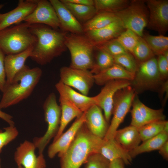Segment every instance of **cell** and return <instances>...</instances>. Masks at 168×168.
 <instances>
[{"label": "cell", "mask_w": 168, "mask_h": 168, "mask_svg": "<svg viewBox=\"0 0 168 168\" xmlns=\"http://www.w3.org/2000/svg\"><path fill=\"white\" fill-rule=\"evenodd\" d=\"M168 139V130H164L152 138L142 142L137 147L129 152L133 158L141 153L158 150Z\"/></svg>", "instance_id": "cell-27"}, {"label": "cell", "mask_w": 168, "mask_h": 168, "mask_svg": "<svg viewBox=\"0 0 168 168\" xmlns=\"http://www.w3.org/2000/svg\"><path fill=\"white\" fill-rule=\"evenodd\" d=\"M44 120L47 124V130L42 136L36 137L33 143L39 153L43 152L50 140L54 138L59 130L61 119V110L57 103L54 93H50L45 100L43 105Z\"/></svg>", "instance_id": "cell-6"}, {"label": "cell", "mask_w": 168, "mask_h": 168, "mask_svg": "<svg viewBox=\"0 0 168 168\" xmlns=\"http://www.w3.org/2000/svg\"><path fill=\"white\" fill-rule=\"evenodd\" d=\"M5 55L0 49V91H3L6 83V74L4 64Z\"/></svg>", "instance_id": "cell-41"}, {"label": "cell", "mask_w": 168, "mask_h": 168, "mask_svg": "<svg viewBox=\"0 0 168 168\" xmlns=\"http://www.w3.org/2000/svg\"><path fill=\"white\" fill-rule=\"evenodd\" d=\"M17 168H24L22 166H17Z\"/></svg>", "instance_id": "cell-48"}, {"label": "cell", "mask_w": 168, "mask_h": 168, "mask_svg": "<svg viewBox=\"0 0 168 168\" xmlns=\"http://www.w3.org/2000/svg\"><path fill=\"white\" fill-rule=\"evenodd\" d=\"M24 22L0 31V49L5 55L18 54L33 46L36 38Z\"/></svg>", "instance_id": "cell-4"}, {"label": "cell", "mask_w": 168, "mask_h": 168, "mask_svg": "<svg viewBox=\"0 0 168 168\" xmlns=\"http://www.w3.org/2000/svg\"><path fill=\"white\" fill-rule=\"evenodd\" d=\"M84 123L92 134L104 139L109 126L99 106L94 105L86 112Z\"/></svg>", "instance_id": "cell-20"}, {"label": "cell", "mask_w": 168, "mask_h": 168, "mask_svg": "<svg viewBox=\"0 0 168 168\" xmlns=\"http://www.w3.org/2000/svg\"><path fill=\"white\" fill-rule=\"evenodd\" d=\"M86 111L77 118L69 129L53 141L49 146L48 150V155L49 158H53L57 154L59 157L67 151L78 131L85 123Z\"/></svg>", "instance_id": "cell-16"}, {"label": "cell", "mask_w": 168, "mask_h": 168, "mask_svg": "<svg viewBox=\"0 0 168 168\" xmlns=\"http://www.w3.org/2000/svg\"><path fill=\"white\" fill-rule=\"evenodd\" d=\"M159 153L165 160L168 159V141L165 142L158 150Z\"/></svg>", "instance_id": "cell-43"}, {"label": "cell", "mask_w": 168, "mask_h": 168, "mask_svg": "<svg viewBox=\"0 0 168 168\" xmlns=\"http://www.w3.org/2000/svg\"><path fill=\"white\" fill-rule=\"evenodd\" d=\"M168 122L165 120H159L150 123L138 128L142 142L158 134L165 129Z\"/></svg>", "instance_id": "cell-33"}, {"label": "cell", "mask_w": 168, "mask_h": 168, "mask_svg": "<svg viewBox=\"0 0 168 168\" xmlns=\"http://www.w3.org/2000/svg\"><path fill=\"white\" fill-rule=\"evenodd\" d=\"M125 30L118 18L104 27L85 31L84 34L96 46L116 38Z\"/></svg>", "instance_id": "cell-19"}, {"label": "cell", "mask_w": 168, "mask_h": 168, "mask_svg": "<svg viewBox=\"0 0 168 168\" xmlns=\"http://www.w3.org/2000/svg\"><path fill=\"white\" fill-rule=\"evenodd\" d=\"M3 4H0V10L3 7Z\"/></svg>", "instance_id": "cell-47"}, {"label": "cell", "mask_w": 168, "mask_h": 168, "mask_svg": "<svg viewBox=\"0 0 168 168\" xmlns=\"http://www.w3.org/2000/svg\"><path fill=\"white\" fill-rule=\"evenodd\" d=\"M139 37L131 30L126 29L116 39L128 52L132 54Z\"/></svg>", "instance_id": "cell-35"}, {"label": "cell", "mask_w": 168, "mask_h": 168, "mask_svg": "<svg viewBox=\"0 0 168 168\" xmlns=\"http://www.w3.org/2000/svg\"><path fill=\"white\" fill-rule=\"evenodd\" d=\"M36 7L24 21L30 25L42 24L55 30L60 28V24L56 13L49 1L36 0Z\"/></svg>", "instance_id": "cell-15"}, {"label": "cell", "mask_w": 168, "mask_h": 168, "mask_svg": "<svg viewBox=\"0 0 168 168\" xmlns=\"http://www.w3.org/2000/svg\"><path fill=\"white\" fill-rule=\"evenodd\" d=\"M95 47L105 51L113 57L128 52L117 40L116 38L96 46Z\"/></svg>", "instance_id": "cell-37"}, {"label": "cell", "mask_w": 168, "mask_h": 168, "mask_svg": "<svg viewBox=\"0 0 168 168\" xmlns=\"http://www.w3.org/2000/svg\"><path fill=\"white\" fill-rule=\"evenodd\" d=\"M110 162L100 154L94 153L85 162V168H109Z\"/></svg>", "instance_id": "cell-39"}, {"label": "cell", "mask_w": 168, "mask_h": 168, "mask_svg": "<svg viewBox=\"0 0 168 168\" xmlns=\"http://www.w3.org/2000/svg\"><path fill=\"white\" fill-rule=\"evenodd\" d=\"M162 55H163L166 60L168 61V50L166 51Z\"/></svg>", "instance_id": "cell-46"}, {"label": "cell", "mask_w": 168, "mask_h": 168, "mask_svg": "<svg viewBox=\"0 0 168 168\" xmlns=\"http://www.w3.org/2000/svg\"><path fill=\"white\" fill-rule=\"evenodd\" d=\"M95 48L98 52L94 58V66L90 71L93 75L109 68L114 63L112 56L102 49Z\"/></svg>", "instance_id": "cell-31"}, {"label": "cell", "mask_w": 168, "mask_h": 168, "mask_svg": "<svg viewBox=\"0 0 168 168\" xmlns=\"http://www.w3.org/2000/svg\"><path fill=\"white\" fill-rule=\"evenodd\" d=\"M132 106L130 125L138 128L151 122L165 120L166 116L162 109L156 110L147 107L139 100L136 95Z\"/></svg>", "instance_id": "cell-14"}, {"label": "cell", "mask_w": 168, "mask_h": 168, "mask_svg": "<svg viewBox=\"0 0 168 168\" xmlns=\"http://www.w3.org/2000/svg\"><path fill=\"white\" fill-rule=\"evenodd\" d=\"M145 40L154 55L162 54L168 50V37L164 35H153L148 34H143Z\"/></svg>", "instance_id": "cell-30"}, {"label": "cell", "mask_w": 168, "mask_h": 168, "mask_svg": "<svg viewBox=\"0 0 168 168\" xmlns=\"http://www.w3.org/2000/svg\"><path fill=\"white\" fill-rule=\"evenodd\" d=\"M76 19L83 24L91 19L97 13L94 6L77 4L60 0Z\"/></svg>", "instance_id": "cell-28"}, {"label": "cell", "mask_w": 168, "mask_h": 168, "mask_svg": "<svg viewBox=\"0 0 168 168\" xmlns=\"http://www.w3.org/2000/svg\"><path fill=\"white\" fill-rule=\"evenodd\" d=\"M100 93L94 96L96 105L104 112L105 118L108 123L112 115L114 96L119 90L131 85V82L125 80H116L104 85Z\"/></svg>", "instance_id": "cell-12"}, {"label": "cell", "mask_w": 168, "mask_h": 168, "mask_svg": "<svg viewBox=\"0 0 168 168\" xmlns=\"http://www.w3.org/2000/svg\"><path fill=\"white\" fill-rule=\"evenodd\" d=\"M33 46L20 53L6 55L4 64L6 74V84L10 83L16 74L25 66L26 59L30 57Z\"/></svg>", "instance_id": "cell-23"}, {"label": "cell", "mask_w": 168, "mask_h": 168, "mask_svg": "<svg viewBox=\"0 0 168 168\" xmlns=\"http://www.w3.org/2000/svg\"><path fill=\"white\" fill-rule=\"evenodd\" d=\"M136 95L135 91L131 85L121 89L116 92L114 98L113 117L104 140L114 138L118 128L132 106Z\"/></svg>", "instance_id": "cell-8"}, {"label": "cell", "mask_w": 168, "mask_h": 168, "mask_svg": "<svg viewBox=\"0 0 168 168\" xmlns=\"http://www.w3.org/2000/svg\"><path fill=\"white\" fill-rule=\"evenodd\" d=\"M4 128V131L0 129V153L3 147L14 140L19 134L15 125H9Z\"/></svg>", "instance_id": "cell-38"}, {"label": "cell", "mask_w": 168, "mask_h": 168, "mask_svg": "<svg viewBox=\"0 0 168 168\" xmlns=\"http://www.w3.org/2000/svg\"><path fill=\"white\" fill-rule=\"evenodd\" d=\"M118 19L114 12L107 11L97 12L90 20L82 25L84 32L104 27Z\"/></svg>", "instance_id": "cell-29"}, {"label": "cell", "mask_w": 168, "mask_h": 168, "mask_svg": "<svg viewBox=\"0 0 168 168\" xmlns=\"http://www.w3.org/2000/svg\"></svg>", "instance_id": "cell-50"}, {"label": "cell", "mask_w": 168, "mask_h": 168, "mask_svg": "<svg viewBox=\"0 0 168 168\" xmlns=\"http://www.w3.org/2000/svg\"><path fill=\"white\" fill-rule=\"evenodd\" d=\"M157 56V63L160 74L163 81L167 80L168 76V61L162 54Z\"/></svg>", "instance_id": "cell-40"}, {"label": "cell", "mask_w": 168, "mask_h": 168, "mask_svg": "<svg viewBox=\"0 0 168 168\" xmlns=\"http://www.w3.org/2000/svg\"><path fill=\"white\" fill-rule=\"evenodd\" d=\"M49 1L55 10L62 31L77 34H84L82 25L60 0Z\"/></svg>", "instance_id": "cell-18"}, {"label": "cell", "mask_w": 168, "mask_h": 168, "mask_svg": "<svg viewBox=\"0 0 168 168\" xmlns=\"http://www.w3.org/2000/svg\"><path fill=\"white\" fill-rule=\"evenodd\" d=\"M36 147L33 142L26 140L16 148L14 159L17 166L24 168H46V162L43 153L37 156Z\"/></svg>", "instance_id": "cell-13"}, {"label": "cell", "mask_w": 168, "mask_h": 168, "mask_svg": "<svg viewBox=\"0 0 168 168\" xmlns=\"http://www.w3.org/2000/svg\"><path fill=\"white\" fill-rule=\"evenodd\" d=\"M114 138L124 149L129 152L137 147L142 141L138 128L131 125L117 130L115 133Z\"/></svg>", "instance_id": "cell-25"}, {"label": "cell", "mask_w": 168, "mask_h": 168, "mask_svg": "<svg viewBox=\"0 0 168 168\" xmlns=\"http://www.w3.org/2000/svg\"><path fill=\"white\" fill-rule=\"evenodd\" d=\"M39 68H30L25 65L9 83L5 84L0 109L7 108L27 99L31 94L42 75Z\"/></svg>", "instance_id": "cell-3"}, {"label": "cell", "mask_w": 168, "mask_h": 168, "mask_svg": "<svg viewBox=\"0 0 168 168\" xmlns=\"http://www.w3.org/2000/svg\"><path fill=\"white\" fill-rule=\"evenodd\" d=\"M94 6L97 12H116L127 7L130 2L127 0H94Z\"/></svg>", "instance_id": "cell-32"}, {"label": "cell", "mask_w": 168, "mask_h": 168, "mask_svg": "<svg viewBox=\"0 0 168 168\" xmlns=\"http://www.w3.org/2000/svg\"><path fill=\"white\" fill-rule=\"evenodd\" d=\"M138 64L155 57V55L144 39L139 37L138 42L131 54Z\"/></svg>", "instance_id": "cell-34"}, {"label": "cell", "mask_w": 168, "mask_h": 168, "mask_svg": "<svg viewBox=\"0 0 168 168\" xmlns=\"http://www.w3.org/2000/svg\"><path fill=\"white\" fill-rule=\"evenodd\" d=\"M134 74L114 63L109 68L93 75V77L95 83L103 85L109 82L116 80H125L131 82L134 78Z\"/></svg>", "instance_id": "cell-24"}, {"label": "cell", "mask_w": 168, "mask_h": 168, "mask_svg": "<svg viewBox=\"0 0 168 168\" xmlns=\"http://www.w3.org/2000/svg\"><path fill=\"white\" fill-rule=\"evenodd\" d=\"M0 168H1V159L0 157Z\"/></svg>", "instance_id": "cell-49"}, {"label": "cell", "mask_w": 168, "mask_h": 168, "mask_svg": "<svg viewBox=\"0 0 168 168\" xmlns=\"http://www.w3.org/2000/svg\"><path fill=\"white\" fill-rule=\"evenodd\" d=\"M113 57L114 63L118 64L127 71L135 73L138 64L131 54L128 52Z\"/></svg>", "instance_id": "cell-36"}, {"label": "cell", "mask_w": 168, "mask_h": 168, "mask_svg": "<svg viewBox=\"0 0 168 168\" xmlns=\"http://www.w3.org/2000/svg\"><path fill=\"white\" fill-rule=\"evenodd\" d=\"M0 118L7 122L9 125H15V123L13 120V117L10 115L2 111L0 109Z\"/></svg>", "instance_id": "cell-42"}, {"label": "cell", "mask_w": 168, "mask_h": 168, "mask_svg": "<svg viewBox=\"0 0 168 168\" xmlns=\"http://www.w3.org/2000/svg\"><path fill=\"white\" fill-rule=\"evenodd\" d=\"M29 29L36 38L30 57L37 64L46 65L67 50V32L39 24L30 25Z\"/></svg>", "instance_id": "cell-1"}, {"label": "cell", "mask_w": 168, "mask_h": 168, "mask_svg": "<svg viewBox=\"0 0 168 168\" xmlns=\"http://www.w3.org/2000/svg\"><path fill=\"white\" fill-rule=\"evenodd\" d=\"M149 12L147 26L164 35L168 29V0L145 1Z\"/></svg>", "instance_id": "cell-11"}, {"label": "cell", "mask_w": 168, "mask_h": 168, "mask_svg": "<svg viewBox=\"0 0 168 168\" xmlns=\"http://www.w3.org/2000/svg\"><path fill=\"white\" fill-rule=\"evenodd\" d=\"M66 1L74 4L83 5L94 6L93 0H65Z\"/></svg>", "instance_id": "cell-44"}, {"label": "cell", "mask_w": 168, "mask_h": 168, "mask_svg": "<svg viewBox=\"0 0 168 168\" xmlns=\"http://www.w3.org/2000/svg\"><path fill=\"white\" fill-rule=\"evenodd\" d=\"M65 44L70 53V67L87 70L92 68L94 63L95 46L84 34L67 33Z\"/></svg>", "instance_id": "cell-5"}, {"label": "cell", "mask_w": 168, "mask_h": 168, "mask_svg": "<svg viewBox=\"0 0 168 168\" xmlns=\"http://www.w3.org/2000/svg\"><path fill=\"white\" fill-rule=\"evenodd\" d=\"M60 80L64 85L72 87L87 96L95 83L93 74L89 70L64 66L60 70Z\"/></svg>", "instance_id": "cell-10"}, {"label": "cell", "mask_w": 168, "mask_h": 168, "mask_svg": "<svg viewBox=\"0 0 168 168\" xmlns=\"http://www.w3.org/2000/svg\"><path fill=\"white\" fill-rule=\"evenodd\" d=\"M59 101L61 110L60 126L58 132L54 138L56 140L62 133L68 124L75 118H78L83 113L75 105L63 96L59 95Z\"/></svg>", "instance_id": "cell-26"}, {"label": "cell", "mask_w": 168, "mask_h": 168, "mask_svg": "<svg viewBox=\"0 0 168 168\" xmlns=\"http://www.w3.org/2000/svg\"><path fill=\"white\" fill-rule=\"evenodd\" d=\"M164 81L158 70L156 58L154 57L138 64L134 78L131 82L136 93L145 90H159Z\"/></svg>", "instance_id": "cell-9"}, {"label": "cell", "mask_w": 168, "mask_h": 168, "mask_svg": "<svg viewBox=\"0 0 168 168\" xmlns=\"http://www.w3.org/2000/svg\"><path fill=\"white\" fill-rule=\"evenodd\" d=\"M55 87L60 95L69 100L82 112L96 105L94 96L89 97L79 93L60 81L56 83Z\"/></svg>", "instance_id": "cell-21"}, {"label": "cell", "mask_w": 168, "mask_h": 168, "mask_svg": "<svg viewBox=\"0 0 168 168\" xmlns=\"http://www.w3.org/2000/svg\"><path fill=\"white\" fill-rule=\"evenodd\" d=\"M98 153L110 162L115 159H120L126 165H130L132 162L133 158L129 152L124 149L114 138L107 140L103 139Z\"/></svg>", "instance_id": "cell-22"}, {"label": "cell", "mask_w": 168, "mask_h": 168, "mask_svg": "<svg viewBox=\"0 0 168 168\" xmlns=\"http://www.w3.org/2000/svg\"><path fill=\"white\" fill-rule=\"evenodd\" d=\"M103 139L92 134L85 123L78 131L74 140L60 156V168H80L89 156L98 153Z\"/></svg>", "instance_id": "cell-2"}, {"label": "cell", "mask_w": 168, "mask_h": 168, "mask_svg": "<svg viewBox=\"0 0 168 168\" xmlns=\"http://www.w3.org/2000/svg\"><path fill=\"white\" fill-rule=\"evenodd\" d=\"M36 6V0H20L15 8L6 13H0V31L24 21Z\"/></svg>", "instance_id": "cell-17"}, {"label": "cell", "mask_w": 168, "mask_h": 168, "mask_svg": "<svg viewBox=\"0 0 168 168\" xmlns=\"http://www.w3.org/2000/svg\"><path fill=\"white\" fill-rule=\"evenodd\" d=\"M115 13L125 29L130 30L142 37L149 17L145 1H131L127 7Z\"/></svg>", "instance_id": "cell-7"}, {"label": "cell", "mask_w": 168, "mask_h": 168, "mask_svg": "<svg viewBox=\"0 0 168 168\" xmlns=\"http://www.w3.org/2000/svg\"><path fill=\"white\" fill-rule=\"evenodd\" d=\"M125 164L120 159H116L110 161L109 168H124Z\"/></svg>", "instance_id": "cell-45"}]
</instances>
